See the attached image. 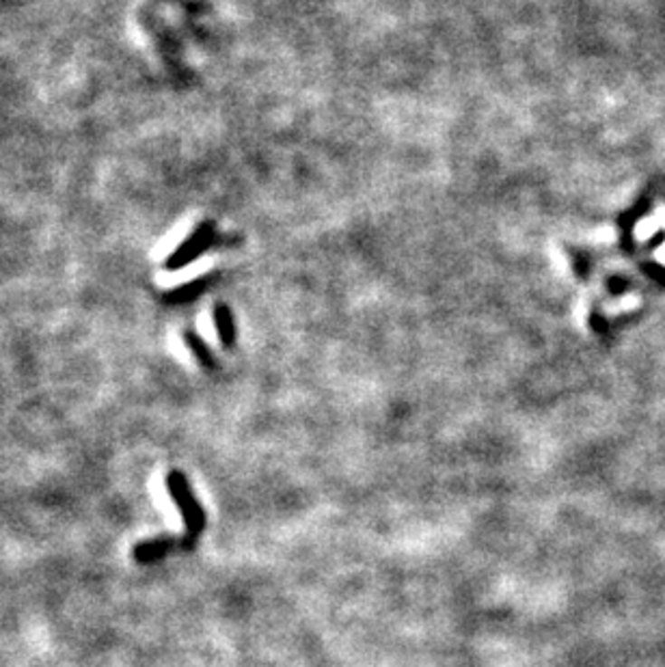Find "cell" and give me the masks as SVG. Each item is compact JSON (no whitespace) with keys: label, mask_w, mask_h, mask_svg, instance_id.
<instances>
[{"label":"cell","mask_w":665,"mask_h":667,"mask_svg":"<svg viewBox=\"0 0 665 667\" xmlns=\"http://www.w3.org/2000/svg\"><path fill=\"white\" fill-rule=\"evenodd\" d=\"M216 324H219V335H221V342L225 343V346H232L233 343V320L232 315L227 314L225 309H216Z\"/></svg>","instance_id":"277c9868"},{"label":"cell","mask_w":665,"mask_h":667,"mask_svg":"<svg viewBox=\"0 0 665 667\" xmlns=\"http://www.w3.org/2000/svg\"><path fill=\"white\" fill-rule=\"evenodd\" d=\"M184 337H186L188 348L193 350V354H195V357H197V361H199L201 365H204V368H208V370L216 368V359L212 357L210 348L205 346L204 342H201V337L195 335V333H186V335H184Z\"/></svg>","instance_id":"3957f363"},{"label":"cell","mask_w":665,"mask_h":667,"mask_svg":"<svg viewBox=\"0 0 665 667\" xmlns=\"http://www.w3.org/2000/svg\"><path fill=\"white\" fill-rule=\"evenodd\" d=\"M166 488H169V494L173 503H176V508L180 510L184 525H186L188 538L197 540L205 530V510L204 505L199 503V499L195 497L188 477L177 469L169 471V475H166Z\"/></svg>","instance_id":"6da1fadb"},{"label":"cell","mask_w":665,"mask_h":667,"mask_svg":"<svg viewBox=\"0 0 665 667\" xmlns=\"http://www.w3.org/2000/svg\"><path fill=\"white\" fill-rule=\"evenodd\" d=\"M193 544H195L193 538L180 540V538H176V536H158V538H152V540L138 542L137 547H134L132 558H134V561H137V564L149 566V564H156V561L165 559L166 555L176 551L177 547L190 549Z\"/></svg>","instance_id":"7a4b0ae2"}]
</instances>
